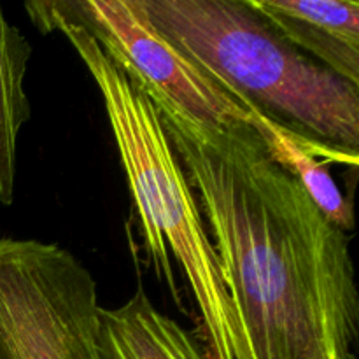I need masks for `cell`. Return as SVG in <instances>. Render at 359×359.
I'll return each mask as SVG.
<instances>
[{
	"instance_id": "6da1fadb",
	"label": "cell",
	"mask_w": 359,
	"mask_h": 359,
	"mask_svg": "<svg viewBox=\"0 0 359 359\" xmlns=\"http://www.w3.org/2000/svg\"><path fill=\"white\" fill-rule=\"evenodd\" d=\"M142 90L207 223L242 359H356L359 297L346 231L251 125L202 123Z\"/></svg>"
},
{
	"instance_id": "7a4b0ae2",
	"label": "cell",
	"mask_w": 359,
	"mask_h": 359,
	"mask_svg": "<svg viewBox=\"0 0 359 359\" xmlns=\"http://www.w3.org/2000/svg\"><path fill=\"white\" fill-rule=\"evenodd\" d=\"M27 9L37 27L65 35L100 91L153 270L179 302L174 256L198 309L207 358L242 359L241 333L216 251L154 104L86 28L56 13L51 2L28 4Z\"/></svg>"
},
{
	"instance_id": "3957f363",
	"label": "cell",
	"mask_w": 359,
	"mask_h": 359,
	"mask_svg": "<svg viewBox=\"0 0 359 359\" xmlns=\"http://www.w3.org/2000/svg\"><path fill=\"white\" fill-rule=\"evenodd\" d=\"M154 27L251 112L358 156L359 86L280 37L245 0H139Z\"/></svg>"
},
{
	"instance_id": "277c9868",
	"label": "cell",
	"mask_w": 359,
	"mask_h": 359,
	"mask_svg": "<svg viewBox=\"0 0 359 359\" xmlns=\"http://www.w3.org/2000/svg\"><path fill=\"white\" fill-rule=\"evenodd\" d=\"M97 280L69 249L0 238V359H105Z\"/></svg>"
},
{
	"instance_id": "5b68a950",
	"label": "cell",
	"mask_w": 359,
	"mask_h": 359,
	"mask_svg": "<svg viewBox=\"0 0 359 359\" xmlns=\"http://www.w3.org/2000/svg\"><path fill=\"white\" fill-rule=\"evenodd\" d=\"M51 6L86 28L133 79L193 119L210 125H252V112L175 48L147 18L139 0H79Z\"/></svg>"
},
{
	"instance_id": "8992f818",
	"label": "cell",
	"mask_w": 359,
	"mask_h": 359,
	"mask_svg": "<svg viewBox=\"0 0 359 359\" xmlns=\"http://www.w3.org/2000/svg\"><path fill=\"white\" fill-rule=\"evenodd\" d=\"M245 2L298 51L359 86V2L356 0Z\"/></svg>"
},
{
	"instance_id": "52a82bcc",
	"label": "cell",
	"mask_w": 359,
	"mask_h": 359,
	"mask_svg": "<svg viewBox=\"0 0 359 359\" xmlns=\"http://www.w3.org/2000/svg\"><path fill=\"white\" fill-rule=\"evenodd\" d=\"M105 359H209L198 340L154 307L142 287L116 309H100Z\"/></svg>"
},
{
	"instance_id": "ba28073f",
	"label": "cell",
	"mask_w": 359,
	"mask_h": 359,
	"mask_svg": "<svg viewBox=\"0 0 359 359\" xmlns=\"http://www.w3.org/2000/svg\"><path fill=\"white\" fill-rule=\"evenodd\" d=\"M251 126L265 139L273 160L298 179L319 210L346 233L353 230V209L319 156H325L328 161L351 163L353 167H358V156L300 135L259 112H252Z\"/></svg>"
},
{
	"instance_id": "9c48e42d",
	"label": "cell",
	"mask_w": 359,
	"mask_h": 359,
	"mask_svg": "<svg viewBox=\"0 0 359 359\" xmlns=\"http://www.w3.org/2000/svg\"><path fill=\"white\" fill-rule=\"evenodd\" d=\"M32 46L7 21L0 6V205L14 200L18 165V137L30 119V102L25 91Z\"/></svg>"
}]
</instances>
